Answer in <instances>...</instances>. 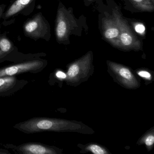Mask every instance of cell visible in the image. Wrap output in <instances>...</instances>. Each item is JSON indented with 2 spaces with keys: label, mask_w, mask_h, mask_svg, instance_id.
<instances>
[{
  "label": "cell",
  "mask_w": 154,
  "mask_h": 154,
  "mask_svg": "<svg viewBox=\"0 0 154 154\" xmlns=\"http://www.w3.org/2000/svg\"><path fill=\"white\" fill-rule=\"evenodd\" d=\"M78 26L71 11H68L64 7L58 8L55 25L57 39L60 43L68 40L72 31Z\"/></svg>",
  "instance_id": "3"
},
{
  "label": "cell",
  "mask_w": 154,
  "mask_h": 154,
  "mask_svg": "<svg viewBox=\"0 0 154 154\" xmlns=\"http://www.w3.org/2000/svg\"><path fill=\"white\" fill-rule=\"evenodd\" d=\"M92 57V53L90 51L72 63L67 71V81L70 82H78L85 78L91 69Z\"/></svg>",
  "instance_id": "6"
},
{
  "label": "cell",
  "mask_w": 154,
  "mask_h": 154,
  "mask_svg": "<svg viewBox=\"0 0 154 154\" xmlns=\"http://www.w3.org/2000/svg\"><path fill=\"white\" fill-rule=\"evenodd\" d=\"M56 75L57 77L60 79H66L67 77V75L65 73L61 72V71H58L57 72Z\"/></svg>",
  "instance_id": "18"
},
{
  "label": "cell",
  "mask_w": 154,
  "mask_h": 154,
  "mask_svg": "<svg viewBox=\"0 0 154 154\" xmlns=\"http://www.w3.org/2000/svg\"><path fill=\"white\" fill-rule=\"evenodd\" d=\"M108 62L110 68L122 85L129 88L139 86L137 80L128 68L113 62Z\"/></svg>",
  "instance_id": "8"
},
{
  "label": "cell",
  "mask_w": 154,
  "mask_h": 154,
  "mask_svg": "<svg viewBox=\"0 0 154 154\" xmlns=\"http://www.w3.org/2000/svg\"><path fill=\"white\" fill-rule=\"evenodd\" d=\"M145 144L148 147H150L153 145L154 142V137L153 134H149L145 138Z\"/></svg>",
  "instance_id": "15"
},
{
  "label": "cell",
  "mask_w": 154,
  "mask_h": 154,
  "mask_svg": "<svg viewBox=\"0 0 154 154\" xmlns=\"http://www.w3.org/2000/svg\"><path fill=\"white\" fill-rule=\"evenodd\" d=\"M14 128L26 134L45 131L93 133V131L81 122L47 117H35L16 124Z\"/></svg>",
  "instance_id": "1"
},
{
  "label": "cell",
  "mask_w": 154,
  "mask_h": 154,
  "mask_svg": "<svg viewBox=\"0 0 154 154\" xmlns=\"http://www.w3.org/2000/svg\"><path fill=\"white\" fill-rule=\"evenodd\" d=\"M6 149L17 154H58L61 150L55 146L40 142H28L17 146L11 143L1 144Z\"/></svg>",
  "instance_id": "4"
},
{
  "label": "cell",
  "mask_w": 154,
  "mask_h": 154,
  "mask_svg": "<svg viewBox=\"0 0 154 154\" xmlns=\"http://www.w3.org/2000/svg\"><path fill=\"white\" fill-rule=\"evenodd\" d=\"M24 31L28 36L33 38H44L49 31L48 23L41 13L29 20L24 25Z\"/></svg>",
  "instance_id": "7"
},
{
  "label": "cell",
  "mask_w": 154,
  "mask_h": 154,
  "mask_svg": "<svg viewBox=\"0 0 154 154\" xmlns=\"http://www.w3.org/2000/svg\"><path fill=\"white\" fill-rule=\"evenodd\" d=\"M89 1H93V0H88Z\"/></svg>",
  "instance_id": "21"
},
{
  "label": "cell",
  "mask_w": 154,
  "mask_h": 154,
  "mask_svg": "<svg viewBox=\"0 0 154 154\" xmlns=\"http://www.w3.org/2000/svg\"><path fill=\"white\" fill-rule=\"evenodd\" d=\"M11 42L5 37L0 38V59L7 56L13 50Z\"/></svg>",
  "instance_id": "13"
},
{
  "label": "cell",
  "mask_w": 154,
  "mask_h": 154,
  "mask_svg": "<svg viewBox=\"0 0 154 154\" xmlns=\"http://www.w3.org/2000/svg\"><path fill=\"white\" fill-rule=\"evenodd\" d=\"M136 8L142 11L152 12L154 10V0H130Z\"/></svg>",
  "instance_id": "12"
},
{
  "label": "cell",
  "mask_w": 154,
  "mask_h": 154,
  "mask_svg": "<svg viewBox=\"0 0 154 154\" xmlns=\"http://www.w3.org/2000/svg\"><path fill=\"white\" fill-rule=\"evenodd\" d=\"M0 154H11L8 149L0 148Z\"/></svg>",
  "instance_id": "19"
},
{
  "label": "cell",
  "mask_w": 154,
  "mask_h": 154,
  "mask_svg": "<svg viewBox=\"0 0 154 154\" xmlns=\"http://www.w3.org/2000/svg\"><path fill=\"white\" fill-rule=\"evenodd\" d=\"M134 28H135V30L137 33L142 34V33L145 32V26H144V25H142L141 23H137L135 25Z\"/></svg>",
  "instance_id": "16"
},
{
  "label": "cell",
  "mask_w": 154,
  "mask_h": 154,
  "mask_svg": "<svg viewBox=\"0 0 154 154\" xmlns=\"http://www.w3.org/2000/svg\"><path fill=\"white\" fill-rule=\"evenodd\" d=\"M102 34L104 38L116 47L119 35V28L113 15H106L102 19Z\"/></svg>",
  "instance_id": "10"
},
{
  "label": "cell",
  "mask_w": 154,
  "mask_h": 154,
  "mask_svg": "<svg viewBox=\"0 0 154 154\" xmlns=\"http://www.w3.org/2000/svg\"><path fill=\"white\" fill-rule=\"evenodd\" d=\"M87 149L95 154H104L108 153L107 151L103 148L95 144L90 145L87 147Z\"/></svg>",
  "instance_id": "14"
},
{
  "label": "cell",
  "mask_w": 154,
  "mask_h": 154,
  "mask_svg": "<svg viewBox=\"0 0 154 154\" xmlns=\"http://www.w3.org/2000/svg\"><path fill=\"white\" fill-rule=\"evenodd\" d=\"M33 0H16L9 7L5 14V18L16 15L32 2Z\"/></svg>",
  "instance_id": "11"
},
{
  "label": "cell",
  "mask_w": 154,
  "mask_h": 154,
  "mask_svg": "<svg viewBox=\"0 0 154 154\" xmlns=\"http://www.w3.org/2000/svg\"><path fill=\"white\" fill-rule=\"evenodd\" d=\"M138 74L140 77L145 78V79L150 80L151 78V74L149 73V72L145 71H140L138 72Z\"/></svg>",
  "instance_id": "17"
},
{
  "label": "cell",
  "mask_w": 154,
  "mask_h": 154,
  "mask_svg": "<svg viewBox=\"0 0 154 154\" xmlns=\"http://www.w3.org/2000/svg\"><path fill=\"white\" fill-rule=\"evenodd\" d=\"M112 15L117 20L119 28V35L116 48L124 50H139L141 48V43L131 30L126 20L118 9L114 10Z\"/></svg>",
  "instance_id": "2"
},
{
  "label": "cell",
  "mask_w": 154,
  "mask_h": 154,
  "mask_svg": "<svg viewBox=\"0 0 154 154\" xmlns=\"http://www.w3.org/2000/svg\"><path fill=\"white\" fill-rule=\"evenodd\" d=\"M4 9V6H0V18L3 14Z\"/></svg>",
  "instance_id": "20"
},
{
  "label": "cell",
  "mask_w": 154,
  "mask_h": 154,
  "mask_svg": "<svg viewBox=\"0 0 154 154\" xmlns=\"http://www.w3.org/2000/svg\"><path fill=\"white\" fill-rule=\"evenodd\" d=\"M46 65V61L43 60H29L11 65L0 68V77L14 76L27 72H39Z\"/></svg>",
  "instance_id": "5"
},
{
  "label": "cell",
  "mask_w": 154,
  "mask_h": 154,
  "mask_svg": "<svg viewBox=\"0 0 154 154\" xmlns=\"http://www.w3.org/2000/svg\"><path fill=\"white\" fill-rule=\"evenodd\" d=\"M27 81L20 80L15 75L0 77V97L10 96L21 90Z\"/></svg>",
  "instance_id": "9"
}]
</instances>
